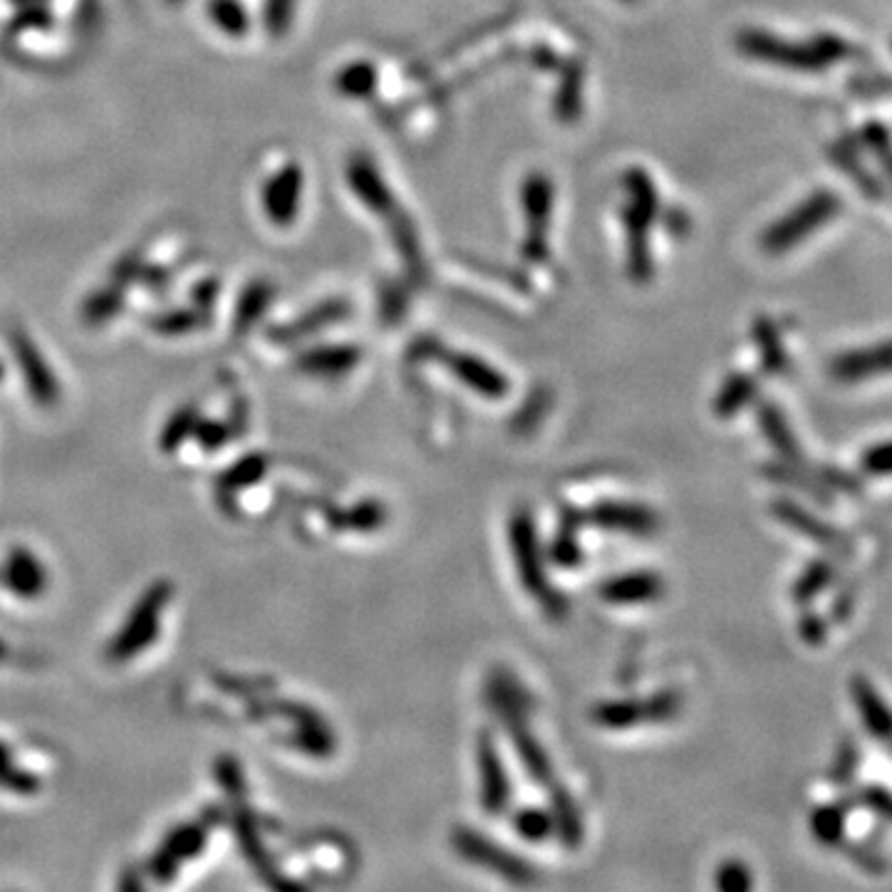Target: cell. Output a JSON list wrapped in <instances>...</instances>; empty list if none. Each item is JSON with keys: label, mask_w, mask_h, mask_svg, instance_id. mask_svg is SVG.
<instances>
[{"label": "cell", "mask_w": 892, "mask_h": 892, "mask_svg": "<svg viewBox=\"0 0 892 892\" xmlns=\"http://www.w3.org/2000/svg\"><path fill=\"white\" fill-rule=\"evenodd\" d=\"M489 702L499 712L504 722L511 742L516 746L521 764L526 766L528 776L538 784L553 781V766L546 748L538 744L528 724V696L521 690L518 682L511 680L506 672H494L489 682Z\"/></svg>", "instance_id": "obj_1"}, {"label": "cell", "mask_w": 892, "mask_h": 892, "mask_svg": "<svg viewBox=\"0 0 892 892\" xmlns=\"http://www.w3.org/2000/svg\"><path fill=\"white\" fill-rule=\"evenodd\" d=\"M508 538L514 548V560L518 566L521 583L526 590L541 602V608L548 612V618L563 620L568 615V600L550 588L546 568H543V553L538 543V531L526 508L516 511L508 523Z\"/></svg>", "instance_id": "obj_2"}, {"label": "cell", "mask_w": 892, "mask_h": 892, "mask_svg": "<svg viewBox=\"0 0 892 892\" xmlns=\"http://www.w3.org/2000/svg\"><path fill=\"white\" fill-rule=\"evenodd\" d=\"M840 209H843V201H840L836 191L816 189L814 193H808L796 209L784 213L776 223L768 225L762 233V249L772 255H781L796 249V245H801L808 235L833 221Z\"/></svg>", "instance_id": "obj_3"}, {"label": "cell", "mask_w": 892, "mask_h": 892, "mask_svg": "<svg viewBox=\"0 0 892 892\" xmlns=\"http://www.w3.org/2000/svg\"><path fill=\"white\" fill-rule=\"evenodd\" d=\"M171 583L157 580L145 590V595L135 602L125 628L117 632V638L109 642L107 658L109 662H129L135 660L139 652H145L149 644L157 640L161 612L171 600Z\"/></svg>", "instance_id": "obj_4"}, {"label": "cell", "mask_w": 892, "mask_h": 892, "mask_svg": "<svg viewBox=\"0 0 892 892\" xmlns=\"http://www.w3.org/2000/svg\"><path fill=\"white\" fill-rule=\"evenodd\" d=\"M739 53L756 60V63L794 70V73H823L828 63L814 45V40H786L762 28H744L736 35Z\"/></svg>", "instance_id": "obj_5"}, {"label": "cell", "mask_w": 892, "mask_h": 892, "mask_svg": "<svg viewBox=\"0 0 892 892\" xmlns=\"http://www.w3.org/2000/svg\"><path fill=\"white\" fill-rule=\"evenodd\" d=\"M412 360H439L461 385L474 389L486 399H504L508 395L506 375L491 367L486 360L469 353H451L437 340H419L412 347Z\"/></svg>", "instance_id": "obj_6"}, {"label": "cell", "mask_w": 892, "mask_h": 892, "mask_svg": "<svg viewBox=\"0 0 892 892\" xmlns=\"http://www.w3.org/2000/svg\"><path fill=\"white\" fill-rule=\"evenodd\" d=\"M553 181L548 174L531 171L521 187V207L526 217V241L523 259L528 263H543L548 259V229L553 213Z\"/></svg>", "instance_id": "obj_7"}, {"label": "cell", "mask_w": 892, "mask_h": 892, "mask_svg": "<svg viewBox=\"0 0 892 892\" xmlns=\"http://www.w3.org/2000/svg\"><path fill=\"white\" fill-rule=\"evenodd\" d=\"M451 840H454V848L459 850L461 858H466L469 863L474 865L489 868L491 873L501 875L504 880H508V883L531 885L533 880H536V870L531 868V863L514 856L504 846L494 843V840H489L486 836L476 833V830L459 828L454 830V838Z\"/></svg>", "instance_id": "obj_8"}, {"label": "cell", "mask_w": 892, "mask_h": 892, "mask_svg": "<svg viewBox=\"0 0 892 892\" xmlns=\"http://www.w3.org/2000/svg\"><path fill=\"white\" fill-rule=\"evenodd\" d=\"M682 696L676 692H660L650 700H612L592 710V720L605 730H630L648 722H668L680 712Z\"/></svg>", "instance_id": "obj_9"}, {"label": "cell", "mask_w": 892, "mask_h": 892, "mask_svg": "<svg viewBox=\"0 0 892 892\" xmlns=\"http://www.w3.org/2000/svg\"><path fill=\"white\" fill-rule=\"evenodd\" d=\"M772 516L781 523V526L801 533L806 541L816 543V546L833 553L838 558H848L856 548L846 531H840L833 523L811 514L806 506L796 504L794 499H776L772 504Z\"/></svg>", "instance_id": "obj_10"}, {"label": "cell", "mask_w": 892, "mask_h": 892, "mask_svg": "<svg viewBox=\"0 0 892 892\" xmlns=\"http://www.w3.org/2000/svg\"><path fill=\"white\" fill-rule=\"evenodd\" d=\"M217 820H219L217 816H207L203 820H197V823L174 828L171 833L164 838L157 856L149 860V875L154 880H159V883H169L187 860L201 853L209 840V828L211 823H217Z\"/></svg>", "instance_id": "obj_11"}, {"label": "cell", "mask_w": 892, "mask_h": 892, "mask_svg": "<svg viewBox=\"0 0 892 892\" xmlns=\"http://www.w3.org/2000/svg\"><path fill=\"white\" fill-rule=\"evenodd\" d=\"M303 189H305V174L301 164H285L279 171H273L261 191L265 219L273 225H279V229H288V225H293L303 207Z\"/></svg>", "instance_id": "obj_12"}, {"label": "cell", "mask_w": 892, "mask_h": 892, "mask_svg": "<svg viewBox=\"0 0 892 892\" xmlns=\"http://www.w3.org/2000/svg\"><path fill=\"white\" fill-rule=\"evenodd\" d=\"M10 350H13L15 363L20 370H23L25 387L30 397H33V402L38 407H55L60 399L57 379L53 370H50V365L45 363L43 353L38 350L33 337L25 330H13L10 333Z\"/></svg>", "instance_id": "obj_13"}, {"label": "cell", "mask_w": 892, "mask_h": 892, "mask_svg": "<svg viewBox=\"0 0 892 892\" xmlns=\"http://www.w3.org/2000/svg\"><path fill=\"white\" fill-rule=\"evenodd\" d=\"M828 375L840 385H860L868 379L892 375V340L853 347L828 363Z\"/></svg>", "instance_id": "obj_14"}, {"label": "cell", "mask_w": 892, "mask_h": 892, "mask_svg": "<svg viewBox=\"0 0 892 892\" xmlns=\"http://www.w3.org/2000/svg\"><path fill=\"white\" fill-rule=\"evenodd\" d=\"M568 514L576 518L578 526L592 523V526L605 531L630 533V536H652L660 528V518L654 511L642 504H625V501H605V504L592 506L586 514Z\"/></svg>", "instance_id": "obj_15"}, {"label": "cell", "mask_w": 892, "mask_h": 892, "mask_svg": "<svg viewBox=\"0 0 892 892\" xmlns=\"http://www.w3.org/2000/svg\"><path fill=\"white\" fill-rule=\"evenodd\" d=\"M476 764L481 774V806L486 808V814L501 816L511 801V781L504 758L489 732H481L476 739Z\"/></svg>", "instance_id": "obj_16"}, {"label": "cell", "mask_w": 892, "mask_h": 892, "mask_svg": "<svg viewBox=\"0 0 892 892\" xmlns=\"http://www.w3.org/2000/svg\"><path fill=\"white\" fill-rule=\"evenodd\" d=\"M347 183H350L355 197L372 213H379L385 221H392L402 211V207L392 197V191H389L387 181L382 179V174H379L372 159L365 157V154H357L347 164Z\"/></svg>", "instance_id": "obj_17"}, {"label": "cell", "mask_w": 892, "mask_h": 892, "mask_svg": "<svg viewBox=\"0 0 892 892\" xmlns=\"http://www.w3.org/2000/svg\"><path fill=\"white\" fill-rule=\"evenodd\" d=\"M848 686H850V700H853V704H856L865 732L880 744H890L892 742V710L883 700V694L878 692V686L863 674H856Z\"/></svg>", "instance_id": "obj_18"}, {"label": "cell", "mask_w": 892, "mask_h": 892, "mask_svg": "<svg viewBox=\"0 0 892 892\" xmlns=\"http://www.w3.org/2000/svg\"><path fill=\"white\" fill-rule=\"evenodd\" d=\"M233 801H235V806H239V808H235V838H239L243 856L251 860V865L259 870V873L263 875V880L269 885L281 888V890H285V888L301 890V885L291 883V880H283L281 870H275L273 860L269 856V850H265L263 840L259 836V828H255V820L249 814V808L243 806V798H233Z\"/></svg>", "instance_id": "obj_19"}, {"label": "cell", "mask_w": 892, "mask_h": 892, "mask_svg": "<svg viewBox=\"0 0 892 892\" xmlns=\"http://www.w3.org/2000/svg\"><path fill=\"white\" fill-rule=\"evenodd\" d=\"M3 583L20 600H35L48 590V570L33 550L18 546L8 553Z\"/></svg>", "instance_id": "obj_20"}, {"label": "cell", "mask_w": 892, "mask_h": 892, "mask_svg": "<svg viewBox=\"0 0 892 892\" xmlns=\"http://www.w3.org/2000/svg\"><path fill=\"white\" fill-rule=\"evenodd\" d=\"M756 417H758V427H762L766 442L774 447V451L781 457V461H786V464H794V466H804V469L818 466L806 459L791 424H788L786 414L781 412V407L774 402H762L758 405Z\"/></svg>", "instance_id": "obj_21"}, {"label": "cell", "mask_w": 892, "mask_h": 892, "mask_svg": "<svg viewBox=\"0 0 892 892\" xmlns=\"http://www.w3.org/2000/svg\"><path fill=\"white\" fill-rule=\"evenodd\" d=\"M347 315H350V303L343 301V297H330V301L315 305L301 317H295L293 323L275 327V330H271V340H275V343L303 340V337L321 333V330H325V327L343 323Z\"/></svg>", "instance_id": "obj_22"}, {"label": "cell", "mask_w": 892, "mask_h": 892, "mask_svg": "<svg viewBox=\"0 0 892 892\" xmlns=\"http://www.w3.org/2000/svg\"><path fill=\"white\" fill-rule=\"evenodd\" d=\"M828 157L850 181L856 183L858 191L863 193L868 201H873V203L885 201V183L865 167L863 154H860V149L856 147V141H850V137L836 139L833 145L828 147Z\"/></svg>", "instance_id": "obj_23"}, {"label": "cell", "mask_w": 892, "mask_h": 892, "mask_svg": "<svg viewBox=\"0 0 892 892\" xmlns=\"http://www.w3.org/2000/svg\"><path fill=\"white\" fill-rule=\"evenodd\" d=\"M664 592V580L658 573L638 570V573H622L605 580L600 586V598L612 605H642L660 600Z\"/></svg>", "instance_id": "obj_24"}, {"label": "cell", "mask_w": 892, "mask_h": 892, "mask_svg": "<svg viewBox=\"0 0 892 892\" xmlns=\"http://www.w3.org/2000/svg\"><path fill=\"white\" fill-rule=\"evenodd\" d=\"M622 225H625V245H628V273L634 283H650L654 265H652V251L648 233L652 229V221H648L642 213L632 207L622 209Z\"/></svg>", "instance_id": "obj_25"}, {"label": "cell", "mask_w": 892, "mask_h": 892, "mask_svg": "<svg viewBox=\"0 0 892 892\" xmlns=\"http://www.w3.org/2000/svg\"><path fill=\"white\" fill-rule=\"evenodd\" d=\"M818 471L820 464L816 469H804L786 464V461H772V464L762 466V474L766 476V481H772V484L796 489L798 494L814 499L818 506H833L836 496L830 494V489L818 479Z\"/></svg>", "instance_id": "obj_26"}, {"label": "cell", "mask_w": 892, "mask_h": 892, "mask_svg": "<svg viewBox=\"0 0 892 892\" xmlns=\"http://www.w3.org/2000/svg\"><path fill=\"white\" fill-rule=\"evenodd\" d=\"M360 363V350L353 345H323L297 357V370L311 377H340Z\"/></svg>", "instance_id": "obj_27"}, {"label": "cell", "mask_w": 892, "mask_h": 892, "mask_svg": "<svg viewBox=\"0 0 892 892\" xmlns=\"http://www.w3.org/2000/svg\"><path fill=\"white\" fill-rule=\"evenodd\" d=\"M853 808L856 806H853V801H850V796H843L840 801L814 808L811 820H808V823H811V833L820 846L838 848L840 843H843L848 816L853 814Z\"/></svg>", "instance_id": "obj_28"}, {"label": "cell", "mask_w": 892, "mask_h": 892, "mask_svg": "<svg viewBox=\"0 0 892 892\" xmlns=\"http://www.w3.org/2000/svg\"><path fill=\"white\" fill-rule=\"evenodd\" d=\"M752 340L766 375H784L788 370V355L778 333V325L768 315H758L752 323Z\"/></svg>", "instance_id": "obj_29"}, {"label": "cell", "mask_w": 892, "mask_h": 892, "mask_svg": "<svg viewBox=\"0 0 892 892\" xmlns=\"http://www.w3.org/2000/svg\"><path fill=\"white\" fill-rule=\"evenodd\" d=\"M838 580V560L833 558H816L798 573L791 586V600L798 608L811 605L820 592H826Z\"/></svg>", "instance_id": "obj_30"}, {"label": "cell", "mask_w": 892, "mask_h": 892, "mask_svg": "<svg viewBox=\"0 0 892 892\" xmlns=\"http://www.w3.org/2000/svg\"><path fill=\"white\" fill-rule=\"evenodd\" d=\"M550 806H553V830L568 848H578L583 843V818L580 808L566 788L550 784Z\"/></svg>", "instance_id": "obj_31"}, {"label": "cell", "mask_w": 892, "mask_h": 892, "mask_svg": "<svg viewBox=\"0 0 892 892\" xmlns=\"http://www.w3.org/2000/svg\"><path fill=\"white\" fill-rule=\"evenodd\" d=\"M756 395H758L756 377L748 372H736L724 379V385L714 397L712 409L720 419H732L734 414H739L744 407L752 405Z\"/></svg>", "instance_id": "obj_32"}, {"label": "cell", "mask_w": 892, "mask_h": 892, "mask_svg": "<svg viewBox=\"0 0 892 892\" xmlns=\"http://www.w3.org/2000/svg\"><path fill=\"white\" fill-rule=\"evenodd\" d=\"M622 187H625V193H628V207L642 213V217L652 223L658 221L660 193L648 171L640 167L628 169L622 174Z\"/></svg>", "instance_id": "obj_33"}, {"label": "cell", "mask_w": 892, "mask_h": 892, "mask_svg": "<svg viewBox=\"0 0 892 892\" xmlns=\"http://www.w3.org/2000/svg\"><path fill=\"white\" fill-rule=\"evenodd\" d=\"M273 283L271 281H253L251 285H245V291L241 295L239 305H235L233 315V330L235 333H249L251 327L261 321L263 313L269 311V305L273 301Z\"/></svg>", "instance_id": "obj_34"}, {"label": "cell", "mask_w": 892, "mask_h": 892, "mask_svg": "<svg viewBox=\"0 0 892 892\" xmlns=\"http://www.w3.org/2000/svg\"><path fill=\"white\" fill-rule=\"evenodd\" d=\"M580 109H583V67L578 63H568L566 70H563L556 102H553V112H556L560 122L573 125V122H578Z\"/></svg>", "instance_id": "obj_35"}, {"label": "cell", "mask_w": 892, "mask_h": 892, "mask_svg": "<svg viewBox=\"0 0 892 892\" xmlns=\"http://www.w3.org/2000/svg\"><path fill=\"white\" fill-rule=\"evenodd\" d=\"M269 466H271V461L265 454L243 457L241 461H235V464H231L223 471L219 479V489L223 491V494H233V491L259 484V481L265 476V471H269Z\"/></svg>", "instance_id": "obj_36"}, {"label": "cell", "mask_w": 892, "mask_h": 892, "mask_svg": "<svg viewBox=\"0 0 892 892\" xmlns=\"http://www.w3.org/2000/svg\"><path fill=\"white\" fill-rule=\"evenodd\" d=\"M335 90L343 97L350 99H367L375 95L377 90V70L370 63H350L345 65L335 77Z\"/></svg>", "instance_id": "obj_37"}, {"label": "cell", "mask_w": 892, "mask_h": 892, "mask_svg": "<svg viewBox=\"0 0 892 892\" xmlns=\"http://www.w3.org/2000/svg\"><path fill=\"white\" fill-rule=\"evenodd\" d=\"M209 18L221 33L231 38H241L249 33L251 18L249 10L243 8L241 0H209Z\"/></svg>", "instance_id": "obj_38"}, {"label": "cell", "mask_w": 892, "mask_h": 892, "mask_svg": "<svg viewBox=\"0 0 892 892\" xmlns=\"http://www.w3.org/2000/svg\"><path fill=\"white\" fill-rule=\"evenodd\" d=\"M0 786L18 796H35L40 791V786H43V781H40L35 774L15 766L13 752H10L8 744L3 742H0Z\"/></svg>", "instance_id": "obj_39"}, {"label": "cell", "mask_w": 892, "mask_h": 892, "mask_svg": "<svg viewBox=\"0 0 892 892\" xmlns=\"http://www.w3.org/2000/svg\"><path fill=\"white\" fill-rule=\"evenodd\" d=\"M860 145H863L878 159L888 183L892 187V135L883 122L870 119L860 127Z\"/></svg>", "instance_id": "obj_40"}, {"label": "cell", "mask_w": 892, "mask_h": 892, "mask_svg": "<svg viewBox=\"0 0 892 892\" xmlns=\"http://www.w3.org/2000/svg\"><path fill=\"white\" fill-rule=\"evenodd\" d=\"M576 528H578L576 518L566 514L563 516V528L550 543V558L556 560L560 568H576L583 563V556H586L580 548V541L576 536Z\"/></svg>", "instance_id": "obj_41"}, {"label": "cell", "mask_w": 892, "mask_h": 892, "mask_svg": "<svg viewBox=\"0 0 892 892\" xmlns=\"http://www.w3.org/2000/svg\"><path fill=\"white\" fill-rule=\"evenodd\" d=\"M199 422V414L193 407H181L177 409L169 417V422L164 424L161 434H159V449L164 454H174L183 442H187V437L193 434V427Z\"/></svg>", "instance_id": "obj_42"}, {"label": "cell", "mask_w": 892, "mask_h": 892, "mask_svg": "<svg viewBox=\"0 0 892 892\" xmlns=\"http://www.w3.org/2000/svg\"><path fill=\"white\" fill-rule=\"evenodd\" d=\"M860 766V746L856 739H843L838 744L833 762L828 768V781L838 788H848L856 781Z\"/></svg>", "instance_id": "obj_43"}, {"label": "cell", "mask_w": 892, "mask_h": 892, "mask_svg": "<svg viewBox=\"0 0 892 892\" xmlns=\"http://www.w3.org/2000/svg\"><path fill=\"white\" fill-rule=\"evenodd\" d=\"M387 521V511L379 501H363L345 514L330 516V523L337 528H355V531H375Z\"/></svg>", "instance_id": "obj_44"}, {"label": "cell", "mask_w": 892, "mask_h": 892, "mask_svg": "<svg viewBox=\"0 0 892 892\" xmlns=\"http://www.w3.org/2000/svg\"><path fill=\"white\" fill-rule=\"evenodd\" d=\"M848 796L856 808H865V811L892 823V791L890 788L880 786V784H868V786L856 788V791Z\"/></svg>", "instance_id": "obj_45"}, {"label": "cell", "mask_w": 892, "mask_h": 892, "mask_svg": "<svg viewBox=\"0 0 892 892\" xmlns=\"http://www.w3.org/2000/svg\"><path fill=\"white\" fill-rule=\"evenodd\" d=\"M514 828L528 843H541L553 833V816L543 808H521L514 816Z\"/></svg>", "instance_id": "obj_46"}, {"label": "cell", "mask_w": 892, "mask_h": 892, "mask_svg": "<svg viewBox=\"0 0 892 892\" xmlns=\"http://www.w3.org/2000/svg\"><path fill=\"white\" fill-rule=\"evenodd\" d=\"M820 57L826 60L828 67L838 63H850V60L858 57V50L848 43L846 38H840L836 33H818L811 38Z\"/></svg>", "instance_id": "obj_47"}, {"label": "cell", "mask_w": 892, "mask_h": 892, "mask_svg": "<svg viewBox=\"0 0 892 892\" xmlns=\"http://www.w3.org/2000/svg\"><path fill=\"white\" fill-rule=\"evenodd\" d=\"M843 850V856L850 860V863H856L863 873L868 875H883L885 873V860L880 858L878 850H873L870 846L858 843V840H843V843L838 846Z\"/></svg>", "instance_id": "obj_48"}, {"label": "cell", "mask_w": 892, "mask_h": 892, "mask_svg": "<svg viewBox=\"0 0 892 892\" xmlns=\"http://www.w3.org/2000/svg\"><path fill=\"white\" fill-rule=\"evenodd\" d=\"M754 878L742 860H726V863L716 870V888L722 892H746L752 890Z\"/></svg>", "instance_id": "obj_49"}, {"label": "cell", "mask_w": 892, "mask_h": 892, "mask_svg": "<svg viewBox=\"0 0 892 892\" xmlns=\"http://www.w3.org/2000/svg\"><path fill=\"white\" fill-rule=\"evenodd\" d=\"M295 0H265V28L273 38H283L291 30Z\"/></svg>", "instance_id": "obj_50"}, {"label": "cell", "mask_w": 892, "mask_h": 892, "mask_svg": "<svg viewBox=\"0 0 892 892\" xmlns=\"http://www.w3.org/2000/svg\"><path fill=\"white\" fill-rule=\"evenodd\" d=\"M122 307V293L117 288L99 291L85 303V317L90 323H105Z\"/></svg>", "instance_id": "obj_51"}, {"label": "cell", "mask_w": 892, "mask_h": 892, "mask_svg": "<svg viewBox=\"0 0 892 892\" xmlns=\"http://www.w3.org/2000/svg\"><path fill=\"white\" fill-rule=\"evenodd\" d=\"M830 620L818 615L816 610H804L801 618H798V634L808 644V648H820L828 640Z\"/></svg>", "instance_id": "obj_52"}, {"label": "cell", "mask_w": 892, "mask_h": 892, "mask_svg": "<svg viewBox=\"0 0 892 892\" xmlns=\"http://www.w3.org/2000/svg\"><path fill=\"white\" fill-rule=\"evenodd\" d=\"M860 469L868 476H890L892 474V442L868 447L860 457Z\"/></svg>", "instance_id": "obj_53"}, {"label": "cell", "mask_w": 892, "mask_h": 892, "mask_svg": "<svg viewBox=\"0 0 892 892\" xmlns=\"http://www.w3.org/2000/svg\"><path fill=\"white\" fill-rule=\"evenodd\" d=\"M231 434L233 429H229L223 422H213V419H199L197 427H193V437H197V442L207 451H217L225 447Z\"/></svg>", "instance_id": "obj_54"}, {"label": "cell", "mask_w": 892, "mask_h": 892, "mask_svg": "<svg viewBox=\"0 0 892 892\" xmlns=\"http://www.w3.org/2000/svg\"><path fill=\"white\" fill-rule=\"evenodd\" d=\"M217 778L219 784L225 788V794L231 798H243L245 794V786H243V776H241V766L235 758L231 756H221L217 762Z\"/></svg>", "instance_id": "obj_55"}, {"label": "cell", "mask_w": 892, "mask_h": 892, "mask_svg": "<svg viewBox=\"0 0 892 892\" xmlns=\"http://www.w3.org/2000/svg\"><path fill=\"white\" fill-rule=\"evenodd\" d=\"M856 592H858L856 586H843L833 595V600H830V618H828L830 622L843 625L850 620V615H853V610H856V600H858Z\"/></svg>", "instance_id": "obj_56"}, {"label": "cell", "mask_w": 892, "mask_h": 892, "mask_svg": "<svg viewBox=\"0 0 892 892\" xmlns=\"http://www.w3.org/2000/svg\"><path fill=\"white\" fill-rule=\"evenodd\" d=\"M201 325V315L199 313H169V315H161L154 327H157L159 333H167V335H179V333H189L193 327Z\"/></svg>", "instance_id": "obj_57"}, {"label": "cell", "mask_w": 892, "mask_h": 892, "mask_svg": "<svg viewBox=\"0 0 892 892\" xmlns=\"http://www.w3.org/2000/svg\"><path fill=\"white\" fill-rule=\"evenodd\" d=\"M850 90L863 97H885L892 95V77H856L850 82Z\"/></svg>", "instance_id": "obj_58"}, {"label": "cell", "mask_w": 892, "mask_h": 892, "mask_svg": "<svg viewBox=\"0 0 892 892\" xmlns=\"http://www.w3.org/2000/svg\"><path fill=\"white\" fill-rule=\"evenodd\" d=\"M6 654H8V644L0 640V660H6Z\"/></svg>", "instance_id": "obj_59"}, {"label": "cell", "mask_w": 892, "mask_h": 892, "mask_svg": "<svg viewBox=\"0 0 892 892\" xmlns=\"http://www.w3.org/2000/svg\"><path fill=\"white\" fill-rule=\"evenodd\" d=\"M3 375H6V367H3V363H0V382H3Z\"/></svg>", "instance_id": "obj_60"}, {"label": "cell", "mask_w": 892, "mask_h": 892, "mask_svg": "<svg viewBox=\"0 0 892 892\" xmlns=\"http://www.w3.org/2000/svg\"><path fill=\"white\" fill-rule=\"evenodd\" d=\"M622 3H638V0H622Z\"/></svg>", "instance_id": "obj_61"}, {"label": "cell", "mask_w": 892, "mask_h": 892, "mask_svg": "<svg viewBox=\"0 0 892 892\" xmlns=\"http://www.w3.org/2000/svg\"><path fill=\"white\" fill-rule=\"evenodd\" d=\"M885 746H888V748H890V754H892V742H890V744H885Z\"/></svg>", "instance_id": "obj_62"}]
</instances>
